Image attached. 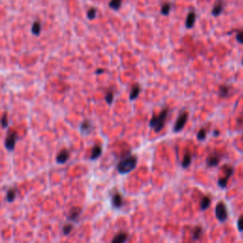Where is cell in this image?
<instances>
[{"mask_svg": "<svg viewBox=\"0 0 243 243\" xmlns=\"http://www.w3.org/2000/svg\"><path fill=\"white\" fill-rule=\"evenodd\" d=\"M137 165V157L127 154L117 164V170L120 174H127L134 170Z\"/></svg>", "mask_w": 243, "mask_h": 243, "instance_id": "1", "label": "cell"}, {"mask_svg": "<svg viewBox=\"0 0 243 243\" xmlns=\"http://www.w3.org/2000/svg\"><path fill=\"white\" fill-rule=\"evenodd\" d=\"M169 114V108L164 107L159 115L153 116L149 122V126L156 132H160L165 126V121Z\"/></svg>", "mask_w": 243, "mask_h": 243, "instance_id": "2", "label": "cell"}, {"mask_svg": "<svg viewBox=\"0 0 243 243\" xmlns=\"http://www.w3.org/2000/svg\"><path fill=\"white\" fill-rule=\"evenodd\" d=\"M18 140V134L14 130L9 131L7 137L5 139V147L9 151H14L15 148V144Z\"/></svg>", "mask_w": 243, "mask_h": 243, "instance_id": "3", "label": "cell"}, {"mask_svg": "<svg viewBox=\"0 0 243 243\" xmlns=\"http://www.w3.org/2000/svg\"><path fill=\"white\" fill-rule=\"evenodd\" d=\"M222 169H223L225 175L222 178L218 179L217 184H218V186L221 187V188H225L227 186V183H228V179L232 177V175L234 174V167L231 166V165H228V164H225Z\"/></svg>", "mask_w": 243, "mask_h": 243, "instance_id": "4", "label": "cell"}, {"mask_svg": "<svg viewBox=\"0 0 243 243\" xmlns=\"http://www.w3.org/2000/svg\"><path fill=\"white\" fill-rule=\"evenodd\" d=\"M216 216L220 222L227 220L228 218V211L224 202L220 201L216 206Z\"/></svg>", "mask_w": 243, "mask_h": 243, "instance_id": "5", "label": "cell"}, {"mask_svg": "<svg viewBox=\"0 0 243 243\" xmlns=\"http://www.w3.org/2000/svg\"><path fill=\"white\" fill-rule=\"evenodd\" d=\"M188 121V112L186 111H182L180 112L179 116L178 117L176 123L173 126V131L174 132H179L183 129V127L185 126L186 123Z\"/></svg>", "mask_w": 243, "mask_h": 243, "instance_id": "6", "label": "cell"}, {"mask_svg": "<svg viewBox=\"0 0 243 243\" xmlns=\"http://www.w3.org/2000/svg\"><path fill=\"white\" fill-rule=\"evenodd\" d=\"M69 158V151L66 148L60 150L57 157H56V163L59 164H64L68 162Z\"/></svg>", "mask_w": 243, "mask_h": 243, "instance_id": "7", "label": "cell"}, {"mask_svg": "<svg viewBox=\"0 0 243 243\" xmlns=\"http://www.w3.org/2000/svg\"><path fill=\"white\" fill-rule=\"evenodd\" d=\"M220 159H221V157H220V154L214 153V154L210 155L207 159H206V164H207V166H209V167L216 166L218 163H220Z\"/></svg>", "mask_w": 243, "mask_h": 243, "instance_id": "8", "label": "cell"}, {"mask_svg": "<svg viewBox=\"0 0 243 243\" xmlns=\"http://www.w3.org/2000/svg\"><path fill=\"white\" fill-rule=\"evenodd\" d=\"M111 204L114 208L118 209V208H121L122 206H123V197L120 193L116 192L112 195V198H111Z\"/></svg>", "mask_w": 243, "mask_h": 243, "instance_id": "9", "label": "cell"}, {"mask_svg": "<svg viewBox=\"0 0 243 243\" xmlns=\"http://www.w3.org/2000/svg\"><path fill=\"white\" fill-rule=\"evenodd\" d=\"M82 213V208L81 207H73V208H71L68 212V220H78V217L80 216Z\"/></svg>", "mask_w": 243, "mask_h": 243, "instance_id": "10", "label": "cell"}, {"mask_svg": "<svg viewBox=\"0 0 243 243\" xmlns=\"http://www.w3.org/2000/svg\"><path fill=\"white\" fill-rule=\"evenodd\" d=\"M141 92V87L138 83H135L133 86L131 87V91H130V95H129V99L131 101H134L135 99H137Z\"/></svg>", "mask_w": 243, "mask_h": 243, "instance_id": "11", "label": "cell"}, {"mask_svg": "<svg viewBox=\"0 0 243 243\" xmlns=\"http://www.w3.org/2000/svg\"><path fill=\"white\" fill-rule=\"evenodd\" d=\"M223 7H224V3L222 0H217L212 10V14L214 16H218L220 14H221V13L223 11Z\"/></svg>", "mask_w": 243, "mask_h": 243, "instance_id": "12", "label": "cell"}, {"mask_svg": "<svg viewBox=\"0 0 243 243\" xmlns=\"http://www.w3.org/2000/svg\"><path fill=\"white\" fill-rule=\"evenodd\" d=\"M128 239V234L126 232H120L118 233L111 240L112 243H123V242H126V240Z\"/></svg>", "mask_w": 243, "mask_h": 243, "instance_id": "13", "label": "cell"}, {"mask_svg": "<svg viewBox=\"0 0 243 243\" xmlns=\"http://www.w3.org/2000/svg\"><path fill=\"white\" fill-rule=\"evenodd\" d=\"M91 128H92V124H91V122L89 120L83 121L81 126H80V130L82 132V134H89V133L91 131Z\"/></svg>", "mask_w": 243, "mask_h": 243, "instance_id": "14", "label": "cell"}, {"mask_svg": "<svg viewBox=\"0 0 243 243\" xmlns=\"http://www.w3.org/2000/svg\"><path fill=\"white\" fill-rule=\"evenodd\" d=\"M196 22V14L195 11H190L186 17V22H185V26L187 29H192L195 25Z\"/></svg>", "mask_w": 243, "mask_h": 243, "instance_id": "15", "label": "cell"}, {"mask_svg": "<svg viewBox=\"0 0 243 243\" xmlns=\"http://www.w3.org/2000/svg\"><path fill=\"white\" fill-rule=\"evenodd\" d=\"M102 146L100 144H96L92 147V150H91V155H90V160L94 161L96 159H98V158L102 155Z\"/></svg>", "mask_w": 243, "mask_h": 243, "instance_id": "16", "label": "cell"}, {"mask_svg": "<svg viewBox=\"0 0 243 243\" xmlns=\"http://www.w3.org/2000/svg\"><path fill=\"white\" fill-rule=\"evenodd\" d=\"M16 194H17L16 189L14 188L9 189L6 193V200L8 202H14L16 199Z\"/></svg>", "mask_w": 243, "mask_h": 243, "instance_id": "17", "label": "cell"}, {"mask_svg": "<svg viewBox=\"0 0 243 243\" xmlns=\"http://www.w3.org/2000/svg\"><path fill=\"white\" fill-rule=\"evenodd\" d=\"M191 163H192V154L189 151H187L183 156V160L181 162V166L183 168H187L191 164Z\"/></svg>", "mask_w": 243, "mask_h": 243, "instance_id": "18", "label": "cell"}, {"mask_svg": "<svg viewBox=\"0 0 243 243\" xmlns=\"http://www.w3.org/2000/svg\"><path fill=\"white\" fill-rule=\"evenodd\" d=\"M203 233V230L200 226H196L194 228L193 232H192V239L193 240H198L201 237Z\"/></svg>", "mask_w": 243, "mask_h": 243, "instance_id": "19", "label": "cell"}, {"mask_svg": "<svg viewBox=\"0 0 243 243\" xmlns=\"http://www.w3.org/2000/svg\"><path fill=\"white\" fill-rule=\"evenodd\" d=\"M230 93V87L226 86V84H222L220 88V90H218V95L221 98H226V97L229 95Z\"/></svg>", "mask_w": 243, "mask_h": 243, "instance_id": "20", "label": "cell"}, {"mask_svg": "<svg viewBox=\"0 0 243 243\" xmlns=\"http://www.w3.org/2000/svg\"><path fill=\"white\" fill-rule=\"evenodd\" d=\"M41 23L39 21H35L33 24H32V27H31V32L33 35H39L40 32H41Z\"/></svg>", "mask_w": 243, "mask_h": 243, "instance_id": "21", "label": "cell"}, {"mask_svg": "<svg viewBox=\"0 0 243 243\" xmlns=\"http://www.w3.org/2000/svg\"><path fill=\"white\" fill-rule=\"evenodd\" d=\"M211 204V199L209 197H204L202 198L201 201H200V210L204 211L207 209Z\"/></svg>", "mask_w": 243, "mask_h": 243, "instance_id": "22", "label": "cell"}, {"mask_svg": "<svg viewBox=\"0 0 243 243\" xmlns=\"http://www.w3.org/2000/svg\"><path fill=\"white\" fill-rule=\"evenodd\" d=\"M206 136H207V130L205 128H201L197 134V139L199 141H204L206 139Z\"/></svg>", "mask_w": 243, "mask_h": 243, "instance_id": "23", "label": "cell"}, {"mask_svg": "<svg viewBox=\"0 0 243 243\" xmlns=\"http://www.w3.org/2000/svg\"><path fill=\"white\" fill-rule=\"evenodd\" d=\"M122 5V0H110L109 2V7L114 10H119Z\"/></svg>", "mask_w": 243, "mask_h": 243, "instance_id": "24", "label": "cell"}, {"mask_svg": "<svg viewBox=\"0 0 243 243\" xmlns=\"http://www.w3.org/2000/svg\"><path fill=\"white\" fill-rule=\"evenodd\" d=\"M105 102L108 105H111L113 103V101H114V94H113V92L112 91L107 92L105 94Z\"/></svg>", "mask_w": 243, "mask_h": 243, "instance_id": "25", "label": "cell"}, {"mask_svg": "<svg viewBox=\"0 0 243 243\" xmlns=\"http://www.w3.org/2000/svg\"><path fill=\"white\" fill-rule=\"evenodd\" d=\"M72 229H73V225H72V224H68V223L66 224V225L63 227V234H64L65 236L69 235V234L71 233Z\"/></svg>", "mask_w": 243, "mask_h": 243, "instance_id": "26", "label": "cell"}, {"mask_svg": "<svg viewBox=\"0 0 243 243\" xmlns=\"http://www.w3.org/2000/svg\"><path fill=\"white\" fill-rule=\"evenodd\" d=\"M170 10H171V4L166 3L162 7V14L163 15H167L170 13Z\"/></svg>", "mask_w": 243, "mask_h": 243, "instance_id": "27", "label": "cell"}, {"mask_svg": "<svg viewBox=\"0 0 243 243\" xmlns=\"http://www.w3.org/2000/svg\"><path fill=\"white\" fill-rule=\"evenodd\" d=\"M1 124H2V127L6 128L9 126V119H8V114L7 112H4V114L2 115V119H1Z\"/></svg>", "mask_w": 243, "mask_h": 243, "instance_id": "28", "label": "cell"}, {"mask_svg": "<svg viewBox=\"0 0 243 243\" xmlns=\"http://www.w3.org/2000/svg\"><path fill=\"white\" fill-rule=\"evenodd\" d=\"M97 15V10L95 8H91L88 11V17L89 19H94Z\"/></svg>", "mask_w": 243, "mask_h": 243, "instance_id": "29", "label": "cell"}, {"mask_svg": "<svg viewBox=\"0 0 243 243\" xmlns=\"http://www.w3.org/2000/svg\"><path fill=\"white\" fill-rule=\"evenodd\" d=\"M237 229L239 232H243V215L239 216L237 220Z\"/></svg>", "mask_w": 243, "mask_h": 243, "instance_id": "30", "label": "cell"}, {"mask_svg": "<svg viewBox=\"0 0 243 243\" xmlns=\"http://www.w3.org/2000/svg\"><path fill=\"white\" fill-rule=\"evenodd\" d=\"M237 41L239 43V44H243V31H239L237 33Z\"/></svg>", "mask_w": 243, "mask_h": 243, "instance_id": "31", "label": "cell"}, {"mask_svg": "<svg viewBox=\"0 0 243 243\" xmlns=\"http://www.w3.org/2000/svg\"><path fill=\"white\" fill-rule=\"evenodd\" d=\"M105 72V69L104 68H98L96 71H95V74H102Z\"/></svg>", "mask_w": 243, "mask_h": 243, "instance_id": "32", "label": "cell"}, {"mask_svg": "<svg viewBox=\"0 0 243 243\" xmlns=\"http://www.w3.org/2000/svg\"><path fill=\"white\" fill-rule=\"evenodd\" d=\"M213 135H214L215 137H216V136H218V135H220V131H217V130H216V131H214V133H213Z\"/></svg>", "mask_w": 243, "mask_h": 243, "instance_id": "33", "label": "cell"}, {"mask_svg": "<svg viewBox=\"0 0 243 243\" xmlns=\"http://www.w3.org/2000/svg\"><path fill=\"white\" fill-rule=\"evenodd\" d=\"M242 65H243V58H242Z\"/></svg>", "mask_w": 243, "mask_h": 243, "instance_id": "34", "label": "cell"}, {"mask_svg": "<svg viewBox=\"0 0 243 243\" xmlns=\"http://www.w3.org/2000/svg\"><path fill=\"white\" fill-rule=\"evenodd\" d=\"M242 141H243V137H242Z\"/></svg>", "mask_w": 243, "mask_h": 243, "instance_id": "35", "label": "cell"}]
</instances>
